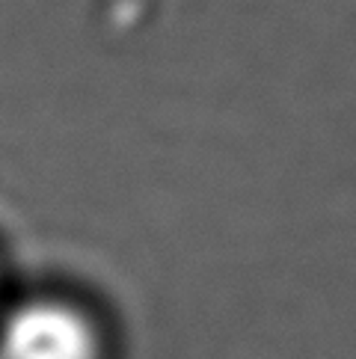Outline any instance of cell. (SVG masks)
Returning a JSON list of instances; mask_svg holds the SVG:
<instances>
[{"label":"cell","instance_id":"cell-1","mask_svg":"<svg viewBox=\"0 0 356 359\" xmlns=\"http://www.w3.org/2000/svg\"><path fill=\"white\" fill-rule=\"evenodd\" d=\"M0 359H98V336L71 306L27 303L0 330Z\"/></svg>","mask_w":356,"mask_h":359}]
</instances>
